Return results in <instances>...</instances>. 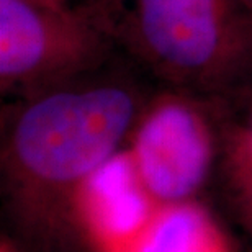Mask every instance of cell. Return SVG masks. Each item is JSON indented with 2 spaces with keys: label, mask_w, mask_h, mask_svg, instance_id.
Here are the masks:
<instances>
[{
  "label": "cell",
  "mask_w": 252,
  "mask_h": 252,
  "mask_svg": "<svg viewBox=\"0 0 252 252\" xmlns=\"http://www.w3.org/2000/svg\"><path fill=\"white\" fill-rule=\"evenodd\" d=\"M134 112L133 95L117 85L44 95L15 122L10 156L34 184L67 187L84 182L112 159Z\"/></svg>",
  "instance_id": "obj_1"
},
{
  "label": "cell",
  "mask_w": 252,
  "mask_h": 252,
  "mask_svg": "<svg viewBox=\"0 0 252 252\" xmlns=\"http://www.w3.org/2000/svg\"><path fill=\"white\" fill-rule=\"evenodd\" d=\"M139 39L151 61L177 77L203 75L226 41L224 0H136Z\"/></svg>",
  "instance_id": "obj_2"
},
{
  "label": "cell",
  "mask_w": 252,
  "mask_h": 252,
  "mask_svg": "<svg viewBox=\"0 0 252 252\" xmlns=\"http://www.w3.org/2000/svg\"><path fill=\"white\" fill-rule=\"evenodd\" d=\"M136 169L154 198L182 205L203 184L210 165V141L189 107L167 103L141 125L136 139Z\"/></svg>",
  "instance_id": "obj_3"
},
{
  "label": "cell",
  "mask_w": 252,
  "mask_h": 252,
  "mask_svg": "<svg viewBox=\"0 0 252 252\" xmlns=\"http://www.w3.org/2000/svg\"><path fill=\"white\" fill-rule=\"evenodd\" d=\"M56 25L33 0H0V75L5 82L33 77L56 48Z\"/></svg>",
  "instance_id": "obj_4"
},
{
  "label": "cell",
  "mask_w": 252,
  "mask_h": 252,
  "mask_svg": "<svg viewBox=\"0 0 252 252\" xmlns=\"http://www.w3.org/2000/svg\"><path fill=\"white\" fill-rule=\"evenodd\" d=\"M92 206L98 224L108 233H129L144 220V200L133 184L128 160L110 159L89 177Z\"/></svg>",
  "instance_id": "obj_5"
},
{
  "label": "cell",
  "mask_w": 252,
  "mask_h": 252,
  "mask_svg": "<svg viewBox=\"0 0 252 252\" xmlns=\"http://www.w3.org/2000/svg\"><path fill=\"white\" fill-rule=\"evenodd\" d=\"M136 252H221V246L203 211L175 205L148 226Z\"/></svg>",
  "instance_id": "obj_6"
}]
</instances>
